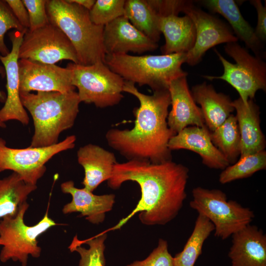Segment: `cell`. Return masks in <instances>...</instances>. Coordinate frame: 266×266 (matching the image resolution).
<instances>
[{
	"mask_svg": "<svg viewBox=\"0 0 266 266\" xmlns=\"http://www.w3.org/2000/svg\"><path fill=\"white\" fill-rule=\"evenodd\" d=\"M18 58L48 64H55L63 60L78 64L71 42L50 22L41 28L27 30L19 48Z\"/></svg>",
	"mask_w": 266,
	"mask_h": 266,
	"instance_id": "11",
	"label": "cell"
},
{
	"mask_svg": "<svg viewBox=\"0 0 266 266\" xmlns=\"http://www.w3.org/2000/svg\"><path fill=\"white\" fill-rule=\"evenodd\" d=\"M48 204L43 217L35 225L28 226L24 221L29 207L27 201L20 207L14 216H7L0 220V261H19L22 266H27L28 257L38 258L41 248L38 245V237L51 227L58 224L48 216Z\"/></svg>",
	"mask_w": 266,
	"mask_h": 266,
	"instance_id": "6",
	"label": "cell"
},
{
	"mask_svg": "<svg viewBox=\"0 0 266 266\" xmlns=\"http://www.w3.org/2000/svg\"><path fill=\"white\" fill-rule=\"evenodd\" d=\"M192 196L190 207L212 222L215 236L223 240L249 225L255 217L250 208L228 200L226 194L220 190L198 187L193 189Z\"/></svg>",
	"mask_w": 266,
	"mask_h": 266,
	"instance_id": "7",
	"label": "cell"
},
{
	"mask_svg": "<svg viewBox=\"0 0 266 266\" xmlns=\"http://www.w3.org/2000/svg\"><path fill=\"white\" fill-rule=\"evenodd\" d=\"M186 53L160 55H106L104 64L124 80L139 86L147 85L153 92L168 90L170 82L187 76L182 68Z\"/></svg>",
	"mask_w": 266,
	"mask_h": 266,
	"instance_id": "5",
	"label": "cell"
},
{
	"mask_svg": "<svg viewBox=\"0 0 266 266\" xmlns=\"http://www.w3.org/2000/svg\"><path fill=\"white\" fill-rule=\"evenodd\" d=\"M22 104L30 113L34 134L30 147H41L58 143L61 133L73 126L81 102L75 91L20 93Z\"/></svg>",
	"mask_w": 266,
	"mask_h": 266,
	"instance_id": "3",
	"label": "cell"
},
{
	"mask_svg": "<svg viewBox=\"0 0 266 266\" xmlns=\"http://www.w3.org/2000/svg\"><path fill=\"white\" fill-rule=\"evenodd\" d=\"M232 236V266H266V236L262 230L249 224Z\"/></svg>",
	"mask_w": 266,
	"mask_h": 266,
	"instance_id": "19",
	"label": "cell"
},
{
	"mask_svg": "<svg viewBox=\"0 0 266 266\" xmlns=\"http://www.w3.org/2000/svg\"><path fill=\"white\" fill-rule=\"evenodd\" d=\"M125 0H97L89 11L91 21L104 26L124 15Z\"/></svg>",
	"mask_w": 266,
	"mask_h": 266,
	"instance_id": "31",
	"label": "cell"
},
{
	"mask_svg": "<svg viewBox=\"0 0 266 266\" xmlns=\"http://www.w3.org/2000/svg\"><path fill=\"white\" fill-rule=\"evenodd\" d=\"M103 44L106 55L141 54L158 47L155 42L137 30L124 16L104 26Z\"/></svg>",
	"mask_w": 266,
	"mask_h": 266,
	"instance_id": "15",
	"label": "cell"
},
{
	"mask_svg": "<svg viewBox=\"0 0 266 266\" xmlns=\"http://www.w3.org/2000/svg\"><path fill=\"white\" fill-rule=\"evenodd\" d=\"M210 137L230 165L234 164L240 153V136L235 116L231 114L221 125L210 132Z\"/></svg>",
	"mask_w": 266,
	"mask_h": 266,
	"instance_id": "28",
	"label": "cell"
},
{
	"mask_svg": "<svg viewBox=\"0 0 266 266\" xmlns=\"http://www.w3.org/2000/svg\"><path fill=\"white\" fill-rule=\"evenodd\" d=\"M123 91L135 97L140 105L133 109L135 119L132 129L113 128L106 132L108 145L128 160L152 163L171 160L168 143L175 134L167 123L171 103L168 90L155 91L147 95L139 92L133 83L125 80Z\"/></svg>",
	"mask_w": 266,
	"mask_h": 266,
	"instance_id": "2",
	"label": "cell"
},
{
	"mask_svg": "<svg viewBox=\"0 0 266 266\" xmlns=\"http://www.w3.org/2000/svg\"><path fill=\"white\" fill-rule=\"evenodd\" d=\"M5 0L20 24L25 29H29L30 27L29 15L22 0Z\"/></svg>",
	"mask_w": 266,
	"mask_h": 266,
	"instance_id": "37",
	"label": "cell"
},
{
	"mask_svg": "<svg viewBox=\"0 0 266 266\" xmlns=\"http://www.w3.org/2000/svg\"><path fill=\"white\" fill-rule=\"evenodd\" d=\"M106 237L107 233L103 232L89 239L79 240L81 243L87 244L88 248L81 246L76 236L74 237L68 248L71 252L76 251L79 254L78 266H105L104 242Z\"/></svg>",
	"mask_w": 266,
	"mask_h": 266,
	"instance_id": "30",
	"label": "cell"
},
{
	"mask_svg": "<svg viewBox=\"0 0 266 266\" xmlns=\"http://www.w3.org/2000/svg\"><path fill=\"white\" fill-rule=\"evenodd\" d=\"M4 71H3V68L0 66V73L1 74H3ZM5 99V95H4V94L3 93V92H1L0 90V100H4ZM6 124L4 122H2V121H0V128H6Z\"/></svg>",
	"mask_w": 266,
	"mask_h": 266,
	"instance_id": "39",
	"label": "cell"
},
{
	"mask_svg": "<svg viewBox=\"0 0 266 266\" xmlns=\"http://www.w3.org/2000/svg\"><path fill=\"white\" fill-rule=\"evenodd\" d=\"M124 8V16L137 30L155 42L159 41V17L146 0H125Z\"/></svg>",
	"mask_w": 266,
	"mask_h": 266,
	"instance_id": "26",
	"label": "cell"
},
{
	"mask_svg": "<svg viewBox=\"0 0 266 266\" xmlns=\"http://www.w3.org/2000/svg\"><path fill=\"white\" fill-rule=\"evenodd\" d=\"M191 92L195 102L200 106L205 125L210 132L221 125L234 111L230 98L217 92L206 82L193 86Z\"/></svg>",
	"mask_w": 266,
	"mask_h": 266,
	"instance_id": "22",
	"label": "cell"
},
{
	"mask_svg": "<svg viewBox=\"0 0 266 266\" xmlns=\"http://www.w3.org/2000/svg\"><path fill=\"white\" fill-rule=\"evenodd\" d=\"M11 29L21 32L28 30L20 24L5 0H0V55L3 56L10 52L4 37L6 33Z\"/></svg>",
	"mask_w": 266,
	"mask_h": 266,
	"instance_id": "32",
	"label": "cell"
},
{
	"mask_svg": "<svg viewBox=\"0 0 266 266\" xmlns=\"http://www.w3.org/2000/svg\"><path fill=\"white\" fill-rule=\"evenodd\" d=\"M233 104L240 136V158L264 150L266 140L260 127L259 107L253 100L245 103L239 98Z\"/></svg>",
	"mask_w": 266,
	"mask_h": 266,
	"instance_id": "21",
	"label": "cell"
},
{
	"mask_svg": "<svg viewBox=\"0 0 266 266\" xmlns=\"http://www.w3.org/2000/svg\"><path fill=\"white\" fill-rule=\"evenodd\" d=\"M169 150L187 149L198 154L202 163L211 168L224 169L230 165L213 144L206 126L187 127L173 136L168 143Z\"/></svg>",
	"mask_w": 266,
	"mask_h": 266,
	"instance_id": "17",
	"label": "cell"
},
{
	"mask_svg": "<svg viewBox=\"0 0 266 266\" xmlns=\"http://www.w3.org/2000/svg\"><path fill=\"white\" fill-rule=\"evenodd\" d=\"M183 12L193 22L196 33L192 49L186 53L185 63L194 66L199 64L210 48L222 43L237 42L231 29L223 21L197 7L188 0Z\"/></svg>",
	"mask_w": 266,
	"mask_h": 266,
	"instance_id": "12",
	"label": "cell"
},
{
	"mask_svg": "<svg viewBox=\"0 0 266 266\" xmlns=\"http://www.w3.org/2000/svg\"><path fill=\"white\" fill-rule=\"evenodd\" d=\"M266 167V152L264 150L240 158L234 164L223 169L219 176L223 184L249 177Z\"/></svg>",
	"mask_w": 266,
	"mask_h": 266,
	"instance_id": "29",
	"label": "cell"
},
{
	"mask_svg": "<svg viewBox=\"0 0 266 266\" xmlns=\"http://www.w3.org/2000/svg\"><path fill=\"white\" fill-rule=\"evenodd\" d=\"M159 29L165 36L161 48L163 54L187 53L193 47L196 37L192 20L187 15L159 17Z\"/></svg>",
	"mask_w": 266,
	"mask_h": 266,
	"instance_id": "23",
	"label": "cell"
},
{
	"mask_svg": "<svg viewBox=\"0 0 266 266\" xmlns=\"http://www.w3.org/2000/svg\"><path fill=\"white\" fill-rule=\"evenodd\" d=\"M61 189L63 193L70 194L72 197L71 201L64 206L63 213L79 212V217H85L93 224L102 223L106 213L112 209L115 203V195H96L84 188L75 187L71 180L62 183Z\"/></svg>",
	"mask_w": 266,
	"mask_h": 266,
	"instance_id": "18",
	"label": "cell"
},
{
	"mask_svg": "<svg viewBox=\"0 0 266 266\" xmlns=\"http://www.w3.org/2000/svg\"><path fill=\"white\" fill-rule=\"evenodd\" d=\"M148 4L159 17L178 15L188 0H146Z\"/></svg>",
	"mask_w": 266,
	"mask_h": 266,
	"instance_id": "35",
	"label": "cell"
},
{
	"mask_svg": "<svg viewBox=\"0 0 266 266\" xmlns=\"http://www.w3.org/2000/svg\"><path fill=\"white\" fill-rule=\"evenodd\" d=\"M76 136H67L58 143L46 147L13 148L0 137V172L10 170L18 174L25 182L36 185L45 173V164L54 156L73 148Z\"/></svg>",
	"mask_w": 266,
	"mask_h": 266,
	"instance_id": "10",
	"label": "cell"
},
{
	"mask_svg": "<svg viewBox=\"0 0 266 266\" xmlns=\"http://www.w3.org/2000/svg\"><path fill=\"white\" fill-rule=\"evenodd\" d=\"M173 259L166 240L160 238L157 247L146 259L135 261L126 266H173Z\"/></svg>",
	"mask_w": 266,
	"mask_h": 266,
	"instance_id": "33",
	"label": "cell"
},
{
	"mask_svg": "<svg viewBox=\"0 0 266 266\" xmlns=\"http://www.w3.org/2000/svg\"><path fill=\"white\" fill-rule=\"evenodd\" d=\"M77 158L84 170L82 183L84 188L91 192L111 177L117 163L113 153L91 143L80 147L77 152Z\"/></svg>",
	"mask_w": 266,
	"mask_h": 266,
	"instance_id": "20",
	"label": "cell"
},
{
	"mask_svg": "<svg viewBox=\"0 0 266 266\" xmlns=\"http://www.w3.org/2000/svg\"><path fill=\"white\" fill-rule=\"evenodd\" d=\"M20 93L75 91L71 71L55 64H48L28 59H19Z\"/></svg>",
	"mask_w": 266,
	"mask_h": 266,
	"instance_id": "13",
	"label": "cell"
},
{
	"mask_svg": "<svg viewBox=\"0 0 266 266\" xmlns=\"http://www.w3.org/2000/svg\"><path fill=\"white\" fill-rule=\"evenodd\" d=\"M168 90L171 109L168 114L167 123L175 134L189 126H205L201 109L189 90L187 76L172 80Z\"/></svg>",
	"mask_w": 266,
	"mask_h": 266,
	"instance_id": "16",
	"label": "cell"
},
{
	"mask_svg": "<svg viewBox=\"0 0 266 266\" xmlns=\"http://www.w3.org/2000/svg\"><path fill=\"white\" fill-rule=\"evenodd\" d=\"M22 1L29 15V30L41 28L50 23L46 8L47 0H22Z\"/></svg>",
	"mask_w": 266,
	"mask_h": 266,
	"instance_id": "34",
	"label": "cell"
},
{
	"mask_svg": "<svg viewBox=\"0 0 266 266\" xmlns=\"http://www.w3.org/2000/svg\"><path fill=\"white\" fill-rule=\"evenodd\" d=\"M257 13V23L255 32L259 39L263 42L266 40V6L260 0L250 1Z\"/></svg>",
	"mask_w": 266,
	"mask_h": 266,
	"instance_id": "36",
	"label": "cell"
},
{
	"mask_svg": "<svg viewBox=\"0 0 266 266\" xmlns=\"http://www.w3.org/2000/svg\"><path fill=\"white\" fill-rule=\"evenodd\" d=\"M189 169L172 160L152 163L141 160H131L114 165L109 187L119 189L126 181L137 183L141 197L134 209L108 230L120 229L136 213L147 226L164 225L178 215L187 197L186 187Z\"/></svg>",
	"mask_w": 266,
	"mask_h": 266,
	"instance_id": "1",
	"label": "cell"
},
{
	"mask_svg": "<svg viewBox=\"0 0 266 266\" xmlns=\"http://www.w3.org/2000/svg\"><path fill=\"white\" fill-rule=\"evenodd\" d=\"M69 2L75 3L90 11L94 5L95 0H68Z\"/></svg>",
	"mask_w": 266,
	"mask_h": 266,
	"instance_id": "38",
	"label": "cell"
},
{
	"mask_svg": "<svg viewBox=\"0 0 266 266\" xmlns=\"http://www.w3.org/2000/svg\"><path fill=\"white\" fill-rule=\"evenodd\" d=\"M36 188V185L26 183L14 172L0 179V220L16 215L20 206Z\"/></svg>",
	"mask_w": 266,
	"mask_h": 266,
	"instance_id": "25",
	"label": "cell"
},
{
	"mask_svg": "<svg viewBox=\"0 0 266 266\" xmlns=\"http://www.w3.org/2000/svg\"><path fill=\"white\" fill-rule=\"evenodd\" d=\"M224 51L235 63L229 62L215 49L223 65V73L220 76H203L204 78L227 82L237 91L245 103L250 99L253 100L258 90L266 91V64L261 57L253 56L237 42L227 43Z\"/></svg>",
	"mask_w": 266,
	"mask_h": 266,
	"instance_id": "8",
	"label": "cell"
},
{
	"mask_svg": "<svg viewBox=\"0 0 266 266\" xmlns=\"http://www.w3.org/2000/svg\"><path fill=\"white\" fill-rule=\"evenodd\" d=\"M201 2L210 11L223 16L232 27L237 38L243 42L255 56L261 57L263 42L256 36L255 30L243 18L234 0H205Z\"/></svg>",
	"mask_w": 266,
	"mask_h": 266,
	"instance_id": "24",
	"label": "cell"
},
{
	"mask_svg": "<svg viewBox=\"0 0 266 266\" xmlns=\"http://www.w3.org/2000/svg\"><path fill=\"white\" fill-rule=\"evenodd\" d=\"M66 67L71 71L72 84L78 89L80 102L105 108L118 104L124 98V79L104 63L84 66L71 62Z\"/></svg>",
	"mask_w": 266,
	"mask_h": 266,
	"instance_id": "9",
	"label": "cell"
},
{
	"mask_svg": "<svg viewBox=\"0 0 266 266\" xmlns=\"http://www.w3.org/2000/svg\"><path fill=\"white\" fill-rule=\"evenodd\" d=\"M215 228L206 217L199 214L193 231L183 250L173 257V266H194L204 242Z\"/></svg>",
	"mask_w": 266,
	"mask_h": 266,
	"instance_id": "27",
	"label": "cell"
},
{
	"mask_svg": "<svg viewBox=\"0 0 266 266\" xmlns=\"http://www.w3.org/2000/svg\"><path fill=\"white\" fill-rule=\"evenodd\" d=\"M46 8L49 22L58 27L73 45L78 64L104 63V26L91 21L88 10L68 0H47Z\"/></svg>",
	"mask_w": 266,
	"mask_h": 266,
	"instance_id": "4",
	"label": "cell"
},
{
	"mask_svg": "<svg viewBox=\"0 0 266 266\" xmlns=\"http://www.w3.org/2000/svg\"><path fill=\"white\" fill-rule=\"evenodd\" d=\"M27 31H14L9 34L12 42L9 53L5 56L0 55L6 77L7 96L3 106L0 109V120L5 123L16 120L24 125L29 122V117L21 102L20 96V81L18 68V53L24 35Z\"/></svg>",
	"mask_w": 266,
	"mask_h": 266,
	"instance_id": "14",
	"label": "cell"
}]
</instances>
